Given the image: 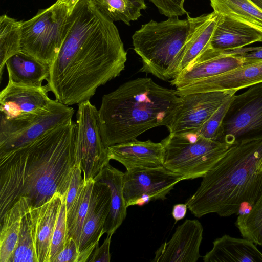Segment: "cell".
Listing matches in <instances>:
<instances>
[{
	"mask_svg": "<svg viewBox=\"0 0 262 262\" xmlns=\"http://www.w3.org/2000/svg\"><path fill=\"white\" fill-rule=\"evenodd\" d=\"M127 52L114 21L92 0H80L70 15L60 49L45 85L67 105L90 100L99 86L124 70Z\"/></svg>",
	"mask_w": 262,
	"mask_h": 262,
	"instance_id": "cell-1",
	"label": "cell"
},
{
	"mask_svg": "<svg viewBox=\"0 0 262 262\" xmlns=\"http://www.w3.org/2000/svg\"><path fill=\"white\" fill-rule=\"evenodd\" d=\"M72 120L22 147L0 152V219L20 197L41 206L56 192L67 195L76 164Z\"/></svg>",
	"mask_w": 262,
	"mask_h": 262,
	"instance_id": "cell-2",
	"label": "cell"
},
{
	"mask_svg": "<svg viewBox=\"0 0 262 262\" xmlns=\"http://www.w3.org/2000/svg\"><path fill=\"white\" fill-rule=\"evenodd\" d=\"M262 140L232 145L186 202L196 217H227L251 207L262 190Z\"/></svg>",
	"mask_w": 262,
	"mask_h": 262,
	"instance_id": "cell-3",
	"label": "cell"
},
{
	"mask_svg": "<svg viewBox=\"0 0 262 262\" xmlns=\"http://www.w3.org/2000/svg\"><path fill=\"white\" fill-rule=\"evenodd\" d=\"M178 99L176 90L145 77L128 81L105 94L98 110L104 146L132 141L150 129L166 126Z\"/></svg>",
	"mask_w": 262,
	"mask_h": 262,
	"instance_id": "cell-4",
	"label": "cell"
},
{
	"mask_svg": "<svg viewBox=\"0 0 262 262\" xmlns=\"http://www.w3.org/2000/svg\"><path fill=\"white\" fill-rule=\"evenodd\" d=\"M190 27L187 16L168 17L160 22L151 20L141 26L132 36L134 50L142 63L140 71L164 81L174 78Z\"/></svg>",
	"mask_w": 262,
	"mask_h": 262,
	"instance_id": "cell-5",
	"label": "cell"
},
{
	"mask_svg": "<svg viewBox=\"0 0 262 262\" xmlns=\"http://www.w3.org/2000/svg\"><path fill=\"white\" fill-rule=\"evenodd\" d=\"M161 142L163 166L185 180L203 178L232 146L204 138L196 130L169 133Z\"/></svg>",
	"mask_w": 262,
	"mask_h": 262,
	"instance_id": "cell-6",
	"label": "cell"
},
{
	"mask_svg": "<svg viewBox=\"0 0 262 262\" xmlns=\"http://www.w3.org/2000/svg\"><path fill=\"white\" fill-rule=\"evenodd\" d=\"M71 13L66 3L57 0L22 21L21 52L51 66L63 41Z\"/></svg>",
	"mask_w": 262,
	"mask_h": 262,
	"instance_id": "cell-7",
	"label": "cell"
},
{
	"mask_svg": "<svg viewBox=\"0 0 262 262\" xmlns=\"http://www.w3.org/2000/svg\"><path fill=\"white\" fill-rule=\"evenodd\" d=\"M74 109L52 100L44 108L13 119L0 117V152L22 147L71 120Z\"/></svg>",
	"mask_w": 262,
	"mask_h": 262,
	"instance_id": "cell-8",
	"label": "cell"
},
{
	"mask_svg": "<svg viewBox=\"0 0 262 262\" xmlns=\"http://www.w3.org/2000/svg\"><path fill=\"white\" fill-rule=\"evenodd\" d=\"M262 140V82L233 97L224 117L220 142L233 145Z\"/></svg>",
	"mask_w": 262,
	"mask_h": 262,
	"instance_id": "cell-9",
	"label": "cell"
},
{
	"mask_svg": "<svg viewBox=\"0 0 262 262\" xmlns=\"http://www.w3.org/2000/svg\"><path fill=\"white\" fill-rule=\"evenodd\" d=\"M76 123V163L80 164L84 181L94 180L110 160L101 137L98 110L90 100L78 104Z\"/></svg>",
	"mask_w": 262,
	"mask_h": 262,
	"instance_id": "cell-10",
	"label": "cell"
},
{
	"mask_svg": "<svg viewBox=\"0 0 262 262\" xmlns=\"http://www.w3.org/2000/svg\"><path fill=\"white\" fill-rule=\"evenodd\" d=\"M184 178L163 166L156 168L126 171L123 190L126 207L143 206L150 201L164 200L179 182Z\"/></svg>",
	"mask_w": 262,
	"mask_h": 262,
	"instance_id": "cell-11",
	"label": "cell"
},
{
	"mask_svg": "<svg viewBox=\"0 0 262 262\" xmlns=\"http://www.w3.org/2000/svg\"><path fill=\"white\" fill-rule=\"evenodd\" d=\"M234 92L215 91L179 96L174 114L167 125L169 133L196 130Z\"/></svg>",
	"mask_w": 262,
	"mask_h": 262,
	"instance_id": "cell-12",
	"label": "cell"
},
{
	"mask_svg": "<svg viewBox=\"0 0 262 262\" xmlns=\"http://www.w3.org/2000/svg\"><path fill=\"white\" fill-rule=\"evenodd\" d=\"M244 63L238 54L206 48L187 67L171 80L176 94L203 80L219 76Z\"/></svg>",
	"mask_w": 262,
	"mask_h": 262,
	"instance_id": "cell-13",
	"label": "cell"
},
{
	"mask_svg": "<svg viewBox=\"0 0 262 262\" xmlns=\"http://www.w3.org/2000/svg\"><path fill=\"white\" fill-rule=\"evenodd\" d=\"M110 204L108 186L101 182L95 181L80 237L77 262L88 261L99 246V240L105 233L104 225Z\"/></svg>",
	"mask_w": 262,
	"mask_h": 262,
	"instance_id": "cell-14",
	"label": "cell"
},
{
	"mask_svg": "<svg viewBox=\"0 0 262 262\" xmlns=\"http://www.w3.org/2000/svg\"><path fill=\"white\" fill-rule=\"evenodd\" d=\"M203 233V226L198 220H185L177 227L171 239L158 248L152 261L196 262L201 257Z\"/></svg>",
	"mask_w": 262,
	"mask_h": 262,
	"instance_id": "cell-15",
	"label": "cell"
},
{
	"mask_svg": "<svg viewBox=\"0 0 262 262\" xmlns=\"http://www.w3.org/2000/svg\"><path fill=\"white\" fill-rule=\"evenodd\" d=\"M46 85L29 86L8 81L0 92V117L13 119L46 107L52 100Z\"/></svg>",
	"mask_w": 262,
	"mask_h": 262,
	"instance_id": "cell-16",
	"label": "cell"
},
{
	"mask_svg": "<svg viewBox=\"0 0 262 262\" xmlns=\"http://www.w3.org/2000/svg\"><path fill=\"white\" fill-rule=\"evenodd\" d=\"M110 160L122 164L127 171L163 166L164 147L161 142L135 139L107 147Z\"/></svg>",
	"mask_w": 262,
	"mask_h": 262,
	"instance_id": "cell-17",
	"label": "cell"
},
{
	"mask_svg": "<svg viewBox=\"0 0 262 262\" xmlns=\"http://www.w3.org/2000/svg\"><path fill=\"white\" fill-rule=\"evenodd\" d=\"M262 82V60L244 63L219 76L193 85L177 93L178 96L191 93L228 91L236 93L241 89Z\"/></svg>",
	"mask_w": 262,
	"mask_h": 262,
	"instance_id": "cell-18",
	"label": "cell"
},
{
	"mask_svg": "<svg viewBox=\"0 0 262 262\" xmlns=\"http://www.w3.org/2000/svg\"><path fill=\"white\" fill-rule=\"evenodd\" d=\"M63 199L56 192L41 206L30 207L35 221V249L38 262H50L51 241Z\"/></svg>",
	"mask_w": 262,
	"mask_h": 262,
	"instance_id": "cell-19",
	"label": "cell"
},
{
	"mask_svg": "<svg viewBox=\"0 0 262 262\" xmlns=\"http://www.w3.org/2000/svg\"><path fill=\"white\" fill-rule=\"evenodd\" d=\"M262 42L255 30L229 17L219 14L210 47L219 51H229Z\"/></svg>",
	"mask_w": 262,
	"mask_h": 262,
	"instance_id": "cell-20",
	"label": "cell"
},
{
	"mask_svg": "<svg viewBox=\"0 0 262 262\" xmlns=\"http://www.w3.org/2000/svg\"><path fill=\"white\" fill-rule=\"evenodd\" d=\"M203 259L204 262H258L262 261V252L248 239L225 234L213 241L212 249Z\"/></svg>",
	"mask_w": 262,
	"mask_h": 262,
	"instance_id": "cell-21",
	"label": "cell"
},
{
	"mask_svg": "<svg viewBox=\"0 0 262 262\" xmlns=\"http://www.w3.org/2000/svg\"><path fill=\"white\" fill-rule=\"evenodd\" d=\"M187 16L190 22V31L178 68V75L209 46L219 14L213 11L196 17H191L189 14Z\"/></svg>",
	"mask_w": 262,
	"mask_h": 262,
	"instance_id": "cell-22",
	"label": "cell"
},
{
	"mask_svg": "<svg viewBox=\"0 0 262 262\" xmlns=\"http://www.w3.org/2000/svg\"><path fill=\"white\" fill-rule=\"evenodd\" d=\"M124 172L111 166H105L94 181L107 185L111 192L110 212L104 225V232L113 235L120 226L126 216L123 190Z\"/></svg>",
	"mask_w": 262,
	"mask_h": 262,
	"instance_id": "cell-23",
	"label": "cell"
},
{
	"mask_svg": "<svg viewBox=\"0 0 262 262\" xmlns=\"http://www.w3.org/2000/svg\"><path fill=\"white\" fill-rule=\"evenodd\" d=\"M31 206L26 197L19 198L0 219V262H10L15 250L23 217Z\"/></svg>",
	"mask_w": 262,
	"mask_h": 262,
	"instance_id": "cell-24",
	"label": "cell"
},
{
	"mask_svg": "<svg viewBox=\"0 0 262 262\" xmlns=\"http://www.w3.org/2000/svg\"><path fill=\"white\" fill-rule=\"evenodd\" d=\"M5 66L8 81L17 84L41 87L50 74V66L21 52L10 57Z\"/></svg>",
	"mask_w": 262,
	"mask_h": 262,
	"instance_id": "cell-25",
	"label": "cell"
},
{
	"mask_svg": "<svg viewBox=\"0 0 262 262\" xmlns=\"http://www.w3.org/2000/svg\"><path fill=\"white\" fill-rule=\"evenodd\" d=\"M213 11L232 18L262 37V10L251 0H209Z\"/></svg>",
	"mask_w": 262,
	"mask_h": 262,
	"instance_id": "cell-26",
	"label": "cell"
},
{
	"mask_svg": "<svg viewBox=\"0 0 262 262\" xmlns=\"http://www.w3.org/2000/svg\"><path fill=\"white\" fill-rule=\"evenodd\" d=\"M94 182L92 179L83 180L73 206L67 212V239L73 238L78 249Z\"/></svg>",
	"mask_w": 262,
	"mask_h": 262,
	"instance_id": "cell-27",
	"label": "cell"
},
{
	"mask_svg": "<svg viewBox=\"0 0 262 262\" xmlns=\"http://www.w3.org/2000/svg\"><path fill=\"white\" fill-rule=\"evenodd\" d=\"M98 9L112 21L127 25L141 16L147 8L145 0H92Z\"/></svg>",
	"mask_w": 262,
	"mask_h": 262,
	"instance_id": "cell-28",
	"label": "cell"
},
{
	"mask_svg": "<svg viewBox=\"0 0 262 262\" xmlns=\"http://www.w3.org/2000/svg\"><path fill=\"white\" fill-rule=\"evenodd\" d=\"M21 23L7 14L0 17L1 81L6 61L21 52Z\"/></svg>",
	"mask_w": 262,
	"mask_h": 262,
	"instance_id": "cell-29",
	"label": "cell"
},
{
	"mask_svg": "<svg viewBox=\"0 0 262 262\" xmlns=\"http://www.w3.org/2000/svg\"><path fill=\"white\" fill-rule=\"evenodd\" d=\"M35 237V221L30 208L22 219L17 244L10 262H38Z\"/></svg>",
	"mask_w": 262,
	"mask_h": 262,
	"instance_id": "cell-30",
	"label": "cell"
},
{
	"mask_svg": "<svg viewBox=\"0 0 262 262\" xmlns=\"http://www.w3.org/2000/svg\"><path fill=\"white\" fill-rule=\"evenodd\" d=\"M235 225L243 238L262 246V190L249 210L238 216Z\"/></svg>",
	"mask_w": 262,
	"mask_h": 262,
	"instance_id": "cell-31",
	"label": "cell"
},
{
	"mask_svg": "<svg viewBox=\"0 0 262 262\" xmlns=\"http://www.w3.org/2000/svg\"><path fill=\"white\" fill-rule=\"evenodd\" d=\"M234 95L229 97L204 123L196 130L200 136L208 139L220 141L223 122Z\"/></svg>",
	"mask_w": 262,
	"mask_h": 262,
	"instance_id": "cell-32",
	"label": "cell"
},
{
	"mask_svg": "<svg viewBox=\"0 0 262 262\" xmlns=\"http://www.w3.org/2000/svg\"><path fill=\"white\" fill-rule=\"evenodd\" d=\"M66 215V202L63 199L51 241L50 262H54L64 248L67 240Z\"/></svg>",
	"mask_w": 262,
	"mask_h": 262,
	"instance_id": "cell-33",
	"label": "cell"
},
{
	"mask_svg": "<svg viewBox=\"0 0 262 262\" xmlns=\"http://www.w3.org/2000/svg\"><path fill=\"white\" fill-rule=\"evenodd\" d=\"M162 15L167 17H179L188 14L184 7L185 0H149Z\"/></svg>",
	"mask_w": 262,
	"mask_h": 262,
	"instance_id": "cell-34",
	"label": "cell"
},
{
	"mask_svg": "<svg viewBox=\"0 0 262 262\" xmlns=\"http://www.w3.org/2000/svg\"><path fill=\"white\" fill-rule=\"evenodd\" d=\"M82 171L79 163H76L73 169L68 191L65 198L67 212L71 208L77 197L80 186L83 182Z\"/></svg>",
	"mask_w": 262,
	"mask_h": 262,
	"instance_id": "cell-35",
	"label": "cell"
},
{
	"mask_svg": "<svg viewBox=\"0 0 262 262\" xmlns=\"http://www.w3.org/2000/svg\"><path fill=\"white\" fill-rule=\"evenodd\" d=\"M79 256L78 247L75 241L71 238L67 239L62 251L54 262H77Z\"/></svg>",
	"mask_w": 262,
	"mask_h": 262,
	"instance_id": "cell-36",
	"label": "cell"
},
{
	"mask_svg": "<svg viewBox=\"0 0 262 262\" xmlns=\"http://www.w3.org/2000/svg\"><path fill=\"white\" fill-rule=\"evenodd\" d=\"M229 51L231 53L241 56L244 59V63L262 60V47H243Z\"/></svg>",
	"mask_w": 262,
	"mask_h": 262,
	"instance_id": "cell-37",
	"label": "cell"
},
{
	"mask_svg": "<svg viewBox=\"0 0 262 262\" xmlns=\"http://www.w3.org/2000/svg\"><path fill=\"white\" fill-rule=\"evenodd\" d=\"M113 235H107L102 245L97 246L92 255L91 258L88 261L90 262H110L111 260V254L110 247L111 238Z\"/></svg>",
	"mask_w": 262,
	"mask_h": 262,
	"instance_id": "cell-38",
	"label": "cell"
},
{
	"mask_svg": "<svg viewBox=\"0 0 262 262\" xmlns=\"http://www.w3.org/2000/svg\"><path fill=\"white\" fill-rule=\"evenodd\" d=\"M188 206L185 204H177L173 206L172 215L176 222L184 219L186 214Z\"/></svg>",
	"mask_w": 262,
	"mask_h": 262,
	"instance_id": "cell-39",
	"label": "cell"
},
{
	"mask_svg": "<svg viewBox=\"0 0 262 262\" xmlns=\"http://www.w3.org/2000/svg\"><path fill=\"white\" fill-rule=\"evenodd\" d=\"M67 4L71 11L72 12L78 0H60Z\"/></svg>",
	"mask_w": 262,
	"mask_h": 262,
	"instance_id": "cell-40",
	"label": "cell"
},
{
	"mask_svg": "<svg viewBox=\"0 0 262 262\" xmlns=\"http://www.w3.org/2000/svg\"><path fill=\"white\" fill-rule=\"evenodd\" d=\"M262 10V0H251Z\"/></svg>",
	"mask_w": 262,
	"mask_h": 262,
	"instance_id": "cell-41",
	"label": "cell"
},
{
	"mask_svg": "<svg viewBox=\"0 0 262 262\" xmlns=\"http://www.w3.org/2000/svg\"><path fill=\"white\" fill-rule=\"evenodd\" d=\"M260 168L261 170L262 171V161H261L260 165Z\"/></svg>",
	"mask_w": 262,
	"mask_h": 262,
	"instance_id": "cell-42",
	"label": "cell"
},
{
	"mask_svg": "<svg viewBox=\"0 0 262 262\" xmlns=\"http://www.w3.org/2000/svg\"><path fill=\"white\" fill-rule=\"evenodd\" d=\"M80 1V0H78V1Z\"/></svg>",
	"mask_w": 262,
	"mask_h": 262,
	"instance_id": "cell-43",
	"label": "cell"
}]
</instances>
